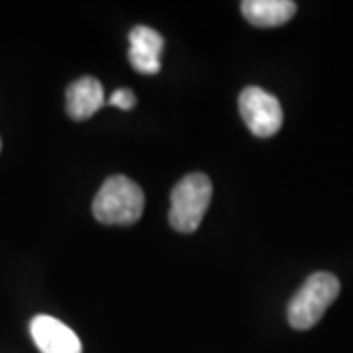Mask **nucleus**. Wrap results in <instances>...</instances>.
Segmentation results:
<instances>
[{"instance_id": "nucleus-4", "label": "nucleus", "mask_w": 353, "mask_h": 353, "mask_svg": "<svg viewBox=\"0 0 353 353\" xmlns=\"http://www.w3.org/2000/svg\"><path fill=\"white\" fill-rule=\"evenodd\" d=\"M240 114L257 138H271L283 126V108L277 97L261 87H245L240 94Z\"/></svg>"}, {"instance_id": "nucleus-5", "label": "nucleus", "mask_w": 353, "mask_h": 353, "mask_svg": "<svg viewBox=\"0 0 353 353\" xmlns=\"http://www.w3.org/2000/svg\"><path fill=\"white\" fill-rule=\"evenodd\" d=\"M30 334L41 353H83L79 336L53 316H36L30 322Z\"/></svg>"}, {"instance_id": "nucleus-8", "label": "nucleus", "mask_w": 353, "mask_h": 353, "mask_svg": "<svg viewBox=\"0 0 353 353\" xmlns=\"http://www.w3.org/2000/svg\"><path fill=\"white\" fill-rule=\"evenodd\" d=\"M241 12L257 28H275L287 24L296 14V4L292 0H245L241 2Z\"/></svg>"}, {"instance_id": "nucleus-10", "label": "nucleus", "mask_w": 353, "mask_h": 353, "mask_svg": "<svg viewBox=\"0 0 353 353\" xmlns=\"http://www.w3.org/2000/svg\"><path fill=\"white\" fill-rule=\"evenodd\" d=\"M0 148H2V141H0Z\"/></svg>"}, {"instance_id": "nucleus-6", "label": "nucleus", "mask_w": 353, "mask_h": 353, "mask_svg": "<svg viewBox=\"0 0 353 353\" xmlns=\"http://www.w3.org/2000/svg\"><path fill=\"white\" fill-rule=\"evenodd\" d=\"M165 41L159 32L148 26H136L130 32L128 59L132 67L143 75H155L161 69V53Z\"/></svg>"}, {"instance_id": "nucleus-1", "label": "nucleus", "mask_w": 353, "mask_h": 353, "mask_svg": "<svg viewBox=\"0 0 353 353\" xmlns=\"http://www.w3.org/2000/svg\"><path fill=\"white\" fill-rule=\"evenodd\" d=\"M143 190L138 183L124 175H116L102 183L92 202V214L102 224L132 226L143 214Z\"/></svg>"}, {"instance_id": "nucleus-2", "label": "nucleus", "mask_w": 353, "mask_h": 353, "mask_svg": "<svg viewBox=\"0 0 353 353\" xmlns=\"http://www.w3.org/2000/svg\"><path fill=\"white\" fill-rule=\"evenodd\" d=\"M340 294V281L336 275L320 271L304 281L289 304V324L294 330H308L320 322L328 306Z\"/></svg>"}, {"instance_id": "nucleus-9", "label": "nucleus", "mask_w": 353, "mask_h": 353, "mask_svg": "<svg viewBox=\"0 0 353 353\" xmlns=\"http://www.w3.org/2000/svg\"><path fill=\"white\" fill-rule=\"evenodd\" d=\"M108 104H112L120 110H132L136 106V94L130 88H118L114 90L112 97L108 99Z\"/></svg>"}, {"instance_id": "nucleus-7", "label": "nucleus", "mask_w": 353, "mask_h": 353, "mask_svg": "<svg viewBox=\"0 0 353 353\" xmlns=\"http://www.w3.org/2000/svg\"><path fill=\"white\" fill-rule=\"evenodd\" d=\"M104 104V88L94 77H81L67 88V114L73 120H87Z\"/></svg>"}, {"instance_id": "nucleus-3", "label": "nucleus", "mask_w": 353, "mask_h": 353, "mask_svg": "<svg viewBox=\"0 0 353 353\" xmlns=\"http://www.w3.org/2000/svg\"><path fill=\"white\" fill-rule=\"evenodd\" d=\"M212 199V183L202 173H190L181 179L171 192L169 222L181 234H192L201 226Z\"/></svg>"}]
</instances>
